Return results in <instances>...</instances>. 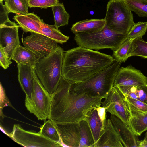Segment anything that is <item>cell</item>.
Here are the masks:
<instances>
[{"mask_svg":"<svg viewBox=\"0 0 147 147\" xmlns=\"http://www.w3.org/2000/svg\"><path fill=\"white\" fill-rule=\"evenodd\" d=\"M73 82L63 76L51 95L49 119L55 123L79 122L86 119L88 113L101 105V97L77 94L70 90Z\"/></svg>","mask_w":147,"mask_h":147,"instance_id":"cell-1","label":"cell"},{"mask_svg":"<svg viewBox=\"0 0 147 147\" xmlns=\"http://www.w3.org/2000/svg\"><path fill=\"white\" fill-rule=\"evenodd\" d=\"M115 61L111 55L78 46L65 51L62 76L73 83L82 82Z\"/></svg>","mask_w":147,"mask_h":147,"instance_id":"cell-2","label":"cell"},{"mask_svg":"<svg viewBox=\"0 0 147 147\" xmlns=\"http://www.w3.org/2000/svg\"><path fill=\"white\" fill-rule=\"evenodd\" d=\"M121 62L115 61L110 65L80 82L73 83L70 90L77 94H84L92 97L106 98L113 86Z\"/></svg>","mask_w":147,"mask_h":147,"instance_id":"cell-3","label":"cell"},{"mask_svg":"<svg viewBox=\"0 0 147 147\" xmlns=\"http://www.w3.org/2000/svg\"><path fill=\"white\" fill-rule=\"evenodd\" d=\"M64 52L58 46L47 56L39 60L34 68L44 87L51 95L57 89L62 77Z\"/></svg>","mask_w":147,"mask_h":147,"instance_id":"cell-4","label":"cell"},{"mask_svg":"<svg viewBox=\"0 0 147 147\" xmlns=\"http://www.w3.org/2000/svg\"><path fill=\"white\" fill-rule=\"evenodd\" d=\"M104 19L109 29L123 35H126L135 24L132 11L124 0L109 1Z\"/></svg>","mask_w":147,"mask_h":147,"instance_id":"cell-5","label":"cell"},{"mask_svg":"<svg viewBox=\"0 0 147 147\" xmlns=\"http://www.w3.org/2000/svg\"><path fill=\"white\" fill-rule=\"evenodd\" d=\"M126 36L113 32L106 26L96 32L75 33L74 39L78 46L98 50L110 49L114 51L124 40Z\"/></svg>","mask_w":147,"mask_h":147,"instance_id":"cell-6","label":"cell"},{"mask_svg":"<svg viewBox=\"0 0 147 147\" xmlns=\"http://www.w3.org/2000/svg\"><path fill=\"white\" fill-rule=\"evenodd\" d=\"M34 85L32 99L25 102L27 110L39 120L46 121L50 114L51 95L45 89L37 76L34 69H32Z\"/></svg>","mask_w":147,"mask_h":147,"instance_id":"cell-7","label":"cell"},{"mask_svg":"<svg viewBox=\"0 0 147 147\" xmlns=\"http://www.w3.org/2000/svg\"><path fill=\"white\" fill-rule=\"evenodd\" d=\"M101 102L106 112L120 119L129 127L130 111L129 104L124 93L117 86H113Z\"/></svg>","mask_w":147,"mask_h":147,"instance_id":"cell-8","label":"cell"},{"mask_svg":"<svg viewBox=\"0 0 147 147\" xmlns=\"http://www.w3.org/2000/svg\"><path fill=\"white\" fill-rule=\"evenodd\" d=\"M15 142L27 147H57L62 146L59 143L46 138L39 132L26 130L19 124L13 125L12 131L9 136Z\"/></svg>","mask_w":147,"mask_h":147,"instance_id":"cell-9","label":"cell"},{"mask_svg":"<svg viewBox=\"0 0 147 147\" xmlns=\"http://www.w3.org/2000/svg\"><path fill=\"white\" fill-rule=\"evenodd\" d=\"M22 39L24 47L33 52L40 60L51 53L58 46L56 41L42 34L31 32Z\"/></svg>","mask_w":147,"mask_h":147,"instance_id":"cell-10","label":"cell"},{"mask_svg":"<svg viewBox=\"0 0 147 147\" xmlns=\"http://www.w3.org/2000/svg\"><path fill=\"white\" fill-rule=\"evenodd\" d=\"M19 27V25L11 21L0 25V46L10 60L20 45L18 31Z\"/></svg>","mask_w":147,"mask_h":147,"instance_id":"cell-11","label":"cell"},{"mask_svg":"<svg viewBox=\"0 0 147 147\" xmlns=\"http://www.w3.org/2000/svg\"><path fill=\"white\" fill-rule=\"evenodd\" d=\"M147 84V77L140 71L130 65L119 68L113 86L138 87Z\"/></svg>","mask_w":147,"mask_h":147,"instance_id":"cell-12","label":"cell"},{"mask_svg":"<svg viewBox=\"0 0 147 147\" xmlns=\"http://www.w3.org/2000/svg\"><path fill=\"white\" fill-rule=\"evenodd\" d=\"M79 122L55 123L62 146L79 147L80 139Z\"/></svg>","mask_w":147,"mask_h":147,"instance_id":"cell-13","label":"cell"},{"mask_svg":"<svg viewBox=\"0 0 147 147\" xmlns=\"http://www.w3.org/2000/svg\"><path fill=\"white\" fill-rule=\"evenodd\" d=\"M110 119L125 147H139L138 136L116 116L111 115Z\"/></svg>","mask_w":147,"mask_h":147,"instance_id":"cell-14","label":"cell"},{"mask_svg":"<svg viewBox=\"0 0 147 147\" xmlns=\"http://www.w3.org/2000/svg\"><path fill=\"white\" fill-rule=\"evenodd\" d=\"M124 147L110 119L105 120L94 147Z\"/></svg>","mask_w":147,"mask_h":147,"instance_id":"cell-15","label":"cell"},{"mask_svg":"<svg viewBox=\"0 0 147 147\" xmlns=\"http://www.w3.org/2000/svg\"><path fill=\"white\" fill-rule=\"evenodd\" d=\"M18 79L21 88L26 94L25 102L31 100L34 85V79L32 67L17 65Z\"/></svg>","mask_w":147,"mask_h":147,"instance_id":"cell-16","label":"cell"},{"mask_svg":"<svg viewBox=\"0 0 147 147\" xmlns=\"http://www.w3.org/2000/svg\"><path fill=\"white\" fill-rule=\"evenodd\" d=\"M13 19L18 24L23 31L42 34L40 26L43 20L33 13L24 15L16 14Z\"/></svg>","mask_w":147,"mask_h":147,"instance_id":"cell-17","label":"cell"},{"mask_svg":"<svg viewBox=\"0 0 147 147\" xmlns=\"http://www.w3.org/2000/svg\"><path fill=\"white\" fill-rule=\"evenodd\" d=\"M106 26L103 19H86L74 24L71 28L74 34L77 33H90L96 32L103 30Z\"/></svg>","mask_w":147,"mask_h":147,"instance_id":"cell-18","label":"cell"},{"mask_svg":"<svg viewBox=\"0 0 147 147\" xmlns=\"http://www.w3.org/2000/svg\"><path fill=\"white\" fill-rule=\"evenodd\" d=\"M130 117L129 127L138 136L147 130V112L140 111L129 103Z\"/></svg>","mask_w":147,"mask_h":147,"instance_id":"cell-19","label":"cell"},{"mask_svg":"<svg viewBox=\"0 0 147 147\" xmlns=\"http://www.w3.org/2000/svg\"><path fill=\"white\" fill-rule=\"evenodd\" d=\"M12 59L17 64L34 69L39 59L35 54L27 48L20 45L13 55Z\"/></svg>","mask_w":147,"mask_h":147,"instance_id":"cell-20","label":"cell"},{"mask_svg":"<svg viewBox=\"0 0 147 147\" xmlns=\"http://www.w3.org/2000/svg\"><path fill=\"white\" fill-rule=\"evenodd\" d=\"M40 31L42 34L61 44L66 42L69 38L63 34L54 25L48 24L44 22L41 24Z\"/></svg>","mask_w":147,"mask_h":147,"instance_id":"cell-21","label":"cell"},{"mask_svg":"<svg viewBox=\"0 0 147 147\" xmlns=\"http://www.w3.org/2000/svg\"><path fill=\"white\" fill-rule=\"evenodd\" d=\"M79 123L80 137L79 147H94V138L87 121L82 120Z\"/></svg>","mask_w":147,"mask_h":147,"instance_id":"cell-22","label":"cell"},{"mask_svg":"<svg viewBox=\"0 0 147 147\" xmlns=\"http://www.w3.org/2000/svg\"><path fill=\"white\" fill-rule=\"evenodd\" d=\"M86 120L92 132L95 144L98 139L103 127L102 122L95 108L88 113Z\"/></svg>","mask_w":147,"mask_h":147,"instance_id":"cell-23","label":"cell"},{"mask_svg":"<svg viewBox=\"0 0 147 147\" xmlns=\"http://www.w3.org/2000/svg\"><path fill=\"white\" fill-rule=\"evenodd\" d=\"M55 27L58 29L68 24L70 16L66 11L63 3H59L51 7Z\"/></svg>","mask_w":147,"mask_h":147,"instance_id":"cell-24","label":"cell"},{"mask_svg":"<svg viewBox=\"0 0 147 147\" xmlns=\"http://www.w3.org/2000/svg\"><path fill=\"white\" fill-rule=\"evenodd\" d=\"M40 129L39 132L43 136L53 141L60 144L62 146L60 135L54 122L48 119L45 121Z\"/></svg>","mask_w":147,"mask_h":147,"instance_id":"cell-25","label":"cell"},{"mask_svg":"<svg viewBox=\"0 0 147 147\" xmlns=\"http://www.w3.org/2000/svg\"><path fill=\"white\" fill-rule=\"evenodd\" d=\"M134 56L147 58V42L142 38L134 39L131 44L127 56L129 57Z\"/></svg>","mask_w":147,"mask_h":147,"instance_id":"cell-26","label":"cell"},{"mask_svg":"<svg viewBox=\"0 0 147 147\" xmlns=\"http://www.w3.org/2000/svg\"><path fill=\"white\" fill-rule=\"evenodd\" d=\"M5 5L10 13L18 15L28 13V0H3Z\"/></svg>","mask_w":147,"mask_h":147,"instance_id":"cell-27","label":"cell"},{"mask_svg":"<svg viewBox=\"0 0 147 147\" xmlns=\"http://www.w3.org/2000/svg\"><path fill=\"white\" fill-rule=\"evenodd\" d=\"M131 11L140 17L147 18V0H124Z\"/></svg>","mask_w":147,"mask_h":147,"instance_id":"cell-28","label":"cell"},{"mask_svg":"<svg viewBox=\"0 0 147 147\" xmlns=\"http://www.w3.org/2000/svg\"><path fill=\"white\" fill-rule=\"evenodd\" d=\"M134 39L126 38L117 49L113 51L112 56L116 61L124 62L128 58L127 53L131 44Z\"/></svg>","mask_w":147,"mask_h":147,"instance_id":"cell-29","label":"cell"},{"mask_svg":"<svg viewBox=\"0 0 147 147\" xmlns=\"http://www.w3.org/2000/svg\"><path fill=\"white\" fill-rule=\"evenodd\" d=\"M127 95L147 105V84L138 87L129 86Z\"/></svg>","mask_w":147,"mask_h":147,"instance_id":"cell-30","label":"cell"},{"mask_svg":"<svg viewBox=\"0 0 147 147\" xmlns=\"http://www.w3.org/2000/svg\"><path fill=\"white\" fill-rule=\"evenodd\" d=\"M147 30V22H139L135 23L126 35V38H142Z\"/></svg>","mask_w":147,"mask_h":147,"instance_id":"cell-31","label":"cell"},{"mask_svg":"<svg viewBox=\"0 0 147 147\" xmlns=\"http://www.w3.org/2000/svg\"><path fill=\"white\" fill-rule=\"evenodd\" d=\"M59 3V0H28V6L30 8L46 9Z\"/></svg>","mask_w":147,"mask_h":147,"instance_id":"cell-32","label":"cell"},{"mask_svg":"<svg viewBox=\"0 0 147 147\" xmlns=\"http://www.w3.org/2000/svg\"><path fill=\"white\" fill-rule=\"evenodd\" d=\"M10 106L12 107V105L6 96L5 90L0 83V116L3 118L5 115L3 114L2 110L4 107L6 106Z\"/></svg>","mask_w":147,"mask_h":147,"instance_id":"cell-33","label":"cell"},{"mask_svg":"<svg viewBox=\"0 0 147 147\" xmlns=\"http://www.w3.org/2000/svg\"><path fill=\"white\" fill-rule=\"evenodd\" d=\"M125 96L129 103L136 109L143 112H147V104L138 99Z\"/></svg>","mask_w":147,"mask_h":147,"instance_id":"cell-34","label":"cell"},{"mask_svg":"<svg viewBox=\"0 0 147 147\" xmlns=\"http://www.w3.org/2000/svg\"><path fill=\"white\" fill-rule=\"evenodd\" d=\"M9 13L5 5H3V1H0V25L11 21L8 18Z\"/></svg>","mask_w":147,"mask_h":147,"instance_id":"cell-35","label":"cell"},{"mask_svg":"<svg viewBox=\"0 0 147 147\" xmlns=\"http://www.w3.org/2000/svg\"><path fill=\"white\" fill-rule=\"evenodd\" d=\"M12 63L6 55L2 47L0 46V65L4 69H6Z\"/></svg>","mask_w":147,"mask_h":147,"instance_id":"cell-36","label":"cell"},{"mask_svg":"<svg viewBox=\"0 0 147 147\" xmlns=\"http://www.w3.org/2000/svg\"><path fill=\"white\" fill-rule=\"evenodd\" d=\"M95 109L96 110L98 115L102 122L103 125L102 129L103 128L106 119V109L105 107H101L100 106L95 108Z\"/></svg>","mask_w":147,"mask_h":147,"instance_id":"cell-37","label":"cell"},{"mask_svg":"<svg viewBox=\"0 0 147 147\" xmlns=\"http://www.w3.org/2000/svg\"><path fill=\"white\" fill-rule=\"evenodd\" d=\"M139 147H147V141H139Z\"/></svg>","mask_w":147,"mask_h":147,"instance_id":"cell-38","label":"cell"},{"mask_svg":"<svg viewBox=\"0 0 147 147\" xmlns=\"http://www.w3.org/2000/svg\"><path fill=\"white\" fill-rule=\"evenodd\" d=\"M143 141H147V131L145 134L144 139Z\"/></svg>","mask_w":147,"mask_h":147,"instance_id":"cell-39","label":"cell"},{"mask_svg":"<svg viewBox=\"0 0 147 147\" xmlns=\"http://www.w3.org/2000/svg\"><path fill=\"white\" fill-rule=\"evenodd\" d=\"M3 0H0V1H3Z\"/></svg>","mask_w":147,"mask_h":147,"instance_id":"cell-40","label":"cell"}]
</instances>
